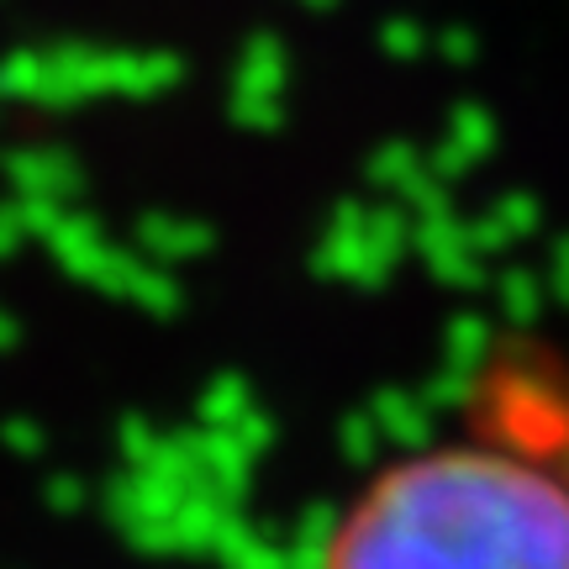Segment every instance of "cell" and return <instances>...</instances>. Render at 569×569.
I'll return each mask as SVG.
<instances>
[{
	"label": "cell",
	"mask_w": 569,
	"mask_h": 569,
	"mask_svg": "<svg viewBox=\"0 0 569 569\" xmlns=\"http://www.w3.org/2000/svg\"><path fill=\"white\" fill-rule=\"evenodd\" d=\"M317 569H569V480L507 443H427L375 469Z\"/></svg>",
	"instance_id": "6da1fadb"
}]
</instances>
